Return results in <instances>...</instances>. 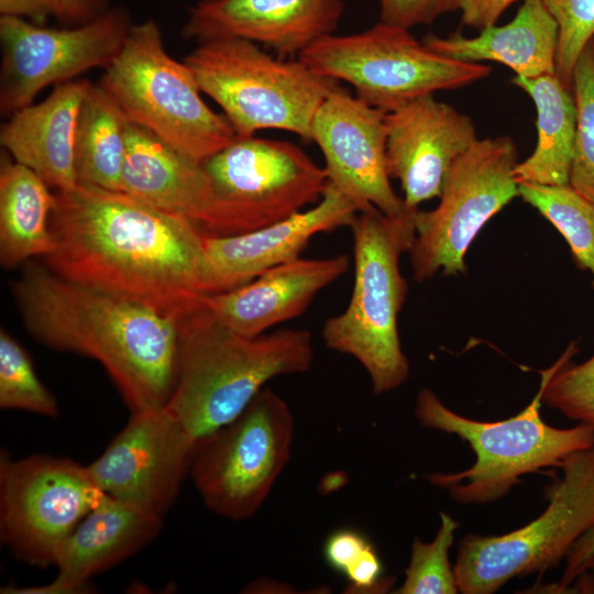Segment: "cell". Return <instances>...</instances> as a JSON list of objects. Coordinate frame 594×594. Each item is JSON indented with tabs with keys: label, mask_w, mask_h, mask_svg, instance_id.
Instances as JSON below:
<instances>
[{
	"label": "cell",
	"mask_w": 594,
	"mask_h": 594,
	"mask_svg": "<svg viewBox=\"0 0 594 594\" xmlns=\"http://www.w3.org/2000/svg\"><path fill=\"white\" fill-rule=\"evenodd\" d=\"M50 231L45 265L69 280L177 318L209 294L205 234L124 191H54Z\"/></svg>",
	"instance_id": "obj_1"
},
{
	"label": "cell",
	"mask_w": 594,
	"mask_h": 594,
	"mask_svg": "<svg viewBox=\"0 0 594 594\" xmlns=\"http://www.w3.org/2000/svg\"><path fill=\"white\" fill-rule=\"evenodd\" d=\"M13 292L30 332L56 350L98 361L132 414L165 408L176 383L177 317L29 264Z\"/></svg>",
	"instance_id": "obj_2"
},
{
	"label": "cell",
	"mask_w": 594,
	"mask_h": 594,
	"mask_svg": "<svg viewBox=\"0 0 594 594\" xmlns=\"http://www.w3.org/2000/svg\"><path fill=\"white\" fill-rule=\"evenodd\" d=\"M178 324L177 376L165 408L197 446L241 415L270 381L304 373L314 361L308 330L244 337L220 323L201 298Z\"/></svg>",
	"instance_id": "obj_3"
},
{
	"label": "cell",
	"mask_w": 594,
	"mask_h": 594,
	"mask_svg": "<svg viewBox=\"0 0 594 594\" xmlns=\"http://www.w3.org/2000/svg\"><path fill=\"white\" fill-rule=\"evenodd\" d=\"M417 209L392 217L373 207L356 215L350 227L354 262L351 298L321 329L329 349L363 366L376 395L402 386L410 372L397 324L408 292L399 258L414 242Z\"/></svg>",
	"instance_id": "obj_4"
},
{
	"label": "cell",
	"mask_w": 594,
	"mask_h": 594,
	"mask_svg": "<svg viewBox=\"0 0 594 594\" xmlns=\"http://www.w3.org/2000/svg\"><path fill=\"white\" fill-rule=\"evenodd\" d=\"M542 385L528 406L498 421H479L448 408L429 388L416 399L415 416L426 428L455 435L469 443L475 462L455 473L426 479L460 504H486L505 496L521 477L546 468H561L573 453L594 446V432L578 424L560 429L540 416Z\"/></svg>",
	"instance_id": "obj_5"
},
{
	"label": "cell",
	"mask_w": 594,
	"mask_h": 594,
	"mask_svg": "<svg viewBox=\"0 0 594 594\" xmlns=\"http://www.w3.org/2000/svg\"><path fill=\"white\" fill-rule=\"evenodd\" d=\"M184 62L201 92L215 100L237 136L283 130L310 142L314 116L339 81L321 76L298 57H275L238 37L198 43Z\"/></svg>",
	"instance_id": "obj_6"
},
{
	"label": "cell",
	"mask_w": 594,
	"mask_h": 594,
	"mask_svg": "<svg viewBox=\"0 0 594 594\" xmlns=\"http://www.w3.org/2000/svg\"><path fill=\"white\" fill-rule=\"evenodd\" d=\"M98 84L130 122L194 162L201 164L237 136L226 117L202 100L186 63L166 52L154 20L131 26Z\"/></svg>",
	"instance_id": "obj_7"
},
{
	"label": "cell",
	"mask_w": 594,
	"mask_h": 594,
	"mask_svg": "<svg viewBox=\"0 0 594 594\" xmlns=\"http://www.w3.org/2000/svg\"><path fill=\"white\" fill-rule=\"evenodd\" d=\"M298 58L317 74L344 81L365 103L391 112L440 90L472 85L492 68L444 57L398 25L378 21L348 35H327Z\"/></svg>",
	"instance_id": "obj_8"
},
{
	"label": "cell",
	"mask_w": 594,
	"mask_h": 594,
	"mask_svg": "<svg viewBox=\"0 0 594 594\" xmlns=\"http://www.w3.org/2000/svg\"><path fill=\"white\" fill-rule=\"evenodd\" d=\"M561 469L539 517L505 535L461 539L453 565L459 593L492 594L515 576L543 573L594 525V446L571 454Z\"/></svg>",
	"instance_id": "obj_9"
},
{
	"label": "cell",
	"mask_w": 594,
	"mask_h": 594,
	"mask_svg": "<svg viewBox=\"0 0 594 594\" xmlns=\"http://www.w3.org/2000/svg\"><path fill=\"white\" fill-rule=\"evenodd\" d=\"M294 432L288 404L265 386L198 443L189 474L205 505L234 521L254 516L289 461Z\"/></svg>",
	"instance_id": "obj_10"
},
{
	"label": "cell",
	"mask_w": 594,
	"mask_h": 594,
	"mask_svg": "<svg viewBox=\"0 0 594 594\" xmlns=\"http://www.w3.org/2000/svg\"><path fill=\"white\" fill-rule=\"evenodd\" d=\"M517 146L509 135L477 139L449 168L439 205L415 212L408 251L413 278L466 272L465 254L484 224L519 196L513 172Z\"/></svg>",
	"instance_id": "obj_11"
},
{
	"label": "cell",
	"mask_w": 594,
	"mask_h": 594,
	"mask_svg": "<svg viewBox=\"0 0 594 594\" xmlns=\"http://www.w3.org/2000/svg\"><path fill=\"white\" fill-rule=\"evenodd\" d=\"M103 493L86 465L47 454L0 458V536L24 562L47 568Z\"/></svg>",
	"instance_id": "obj_12"
},
{
	"label": "cell",
	"mask_w": 594,
	"mask_h": 594,
	"mask_svg": "<svg viewBox=\"0 0 594 594\" xmlns=\"http://www.w3.org/2000/svg\"><path fill=\"white\" fill-rule=\"evenodd\" d=\"M223 207L227 237L279 222L317 204L327 173L288 141L234 140L201 163Z\"/></svg>",
	"instance_id": "obj_13"
},
{
	"label": "cell",
	"mask_w": 594,
	"mask_h": 594,
	"mask_svg": "<svg viewBox=\"0 0 594 594\" xmlns=\"http://www.w3.org/2000/svg\"><path fill=\"white\" fill-rule=\"evenodd\" d=\"M132 25L123 7L63 29L0 16L1 113L10 116L31 105L47 86L73 80L89 69L106 68L120 53Z\"/></svg>",
	"instance_id": "obj_14"
},
{
	"label": "cell",
	"mask_w": 594,
	"mask_h": 594,
	"mask_svg": "<svg viewBox=\"0 0 594 594\" xmlns=\"http://www.w3.org/2000/svg\"><path fill=\"white\" fill-rule=\"evenodd\" d=\"M196 448L166 408L136 413L86 468L103 494L163 519L190 472Z\"/></svg>",
	"instance_id": "obj_15"
},
{
	"label": "cell",
	"mask_w": 594,
	"mask_h": 594,
	"mask_svg": "<svg viewBox=\"0 0 594 594\" xmlns=\"http://www.w3.org/2000/svg\"><path fill=\"white\" fill-rule=\"evenodd\" d=\"M385 111L339 86L317 109L310 142L324 158L328 183L360 211L376 208L392 217L411 209L393 189L386 156Z\"/></svg>",
	"instance_id": "obj_16"
},
{
	"label": "cell",
	"mask_w": 594,
	"mask_h": 594,
	"mask_svg": "<svg viewBox=\"0 0 594 594\" xmlns=\"http://www.w3.org/2000/svg\"><path fill=\"white\" fill-rule=\"evenodd\" d=\"M388 173L408 208L439 197L453 162L479 138L473 120L426 95L386 113Z\"/></svg>",
	"instance_id": "obj_17"
},
{
	"label": "cell",
	"mask_w": 594,
	"mask_h": 594,
	"mask_svg": "<svg viewBox=\"0 0 594 594\" xmlns=\"http://www.w3.org/2000/svg\"><path fill=\"white\" fill-rule=\"evenodd\" d=\"M343 12V0H199L188 10L183 34L197 43L244 38L278 57H298L333 34Z\"/></svg>",
	"instance_id": "obj_18"
},
{
	"label": "cell",
	"mask_w": 594,
	"mask_h": 594,
	"mask_svg": "<svg viewBox=\"0 0 594 594\" xmlns=\"http://www.w3.org/2000/svg\"><path fill=\"white\" fill-rule=\"evenodd\" d=\"M359 212L352 200L328 183L317 204L279 222L238 235L205 234L208 295L245 285L300 257L315 235L350 228Z\"/></svg>",
	"instance_id": "obj_19"
},
{
	"label": "cell",
	"mask_w": 594,
	"mask_h": 594,
	"mask_svg": "<svg viewBox=\"0 0 594 594\" xmlns=\"http://www.w3.org/2000/svg\"><path fill=\"white\" fill-rule=\"evenodd\" d=\"M121 190L193 222L204 234L226 237L221 201L202 164L130 122Z\"/></svg>",
	"instance_id": "obj_20"
},
{
	"label": "cell",
	"mask_w": 594,
	"mask_h": 594,
	"mask_svg": "<svg viewBox=\"0 0 594 594\" xmlns=\"http://www.w3.org/2000/svg\"><path fill=\"white\" fill-rule=\"evenodd\" d=\"M349 264L345 254L298 257L234 289L204 295L201 304L230 330L255 338L300 317L321 290L348 271Z\"/></svg>",
	"instance_id": "obj_21"
},
{
	"label": "cell",
	"mask_w": 594,
	"mask_h": 594,
	"mask_svg": "<svg viewBox=\"0 0 594 594\" xmlns=\"http://www.w3.org/2000/svg\"><path fill=\"white\" fill-rule=\"evenodd\" d=\"M162 518L142 513L106 494L63 543L56 578L36 587H6L1 593L76 594L90 592V579L148 544Z\"/></svg>",
	"instance_id": "obj_22"
},
{
	"label": "cell",
	"mask_w": 594,
	"mask_h": 594,
	"mask_svg": "<svg viewBox=\"0 0 594 594\" xmlns=\"http://www.w3.org/2000/svg\"><path fill=\"white\" fill-rule=\"evenodd\" d=\"M89 84L88 79H73L56 85L41 102L10 114L0 129L3 150L38 175L54 191L77 185L76 128Z\"/></svg>",
	"instance_id": "obj_23"
},
{
	"label": "cell",
	"mask_w": 594,
	"mask_h": 594,
	"mask_svg": "<svg viewBox=\"0 0 594 594\" xmlns=\"http://www.w3.org/2000/svg\"><path fill=\"white\" fill-rule=\"evenodd\" d=\"M422 42L451 59L497 62L517 76L535 78L556 74L559 29L540 0H524L515 18L505 25L487 26L473 37L459 32L446 37L428 34Z\"/></svg>",
	"instance_id": "obj_24"
},
{
	"label": "cell",
	"mask_w": 594,
	"mask_h": 594,
	"mask_svg": "<svg viewBox=\"0 0 594 594\" xmlns=\"http://www.w3.org/2000/svg\"><path fill=\"white\" fill-rule=\"evenodd\" d=\"M512 84L534 101L537 144L529 157L517 163V184L569 185V172L576 132L578 109L574 92L556 74L526 78L515 75Z\"/></svg>",
	"instance_id": "obj_25"
},
{
	"label": "cell",
	"mask_w": 594,
	"mask_h": 594,
	"mask_svg": "<svg viewBox=\"0 0 594 594\" xmlns=\"http://www.w3.org/2000/svg\"><path fill=\"white\" fill-rule=\"evenodd\" d=\"M6 151L0 157V261L14 267L53 249L50 213L54 193Z\"/></svg>",
	"instance_id": "obj_26"
},
{
	"label": "cell",
	"mask_w": 594,
	"mask_h": 594,
	"mask_svg": "<svg viewBox=\"0 0 594 594\" xmlns=\"http://www.w3.org/2000/svg\"><path fill=\"white\" fill-rule=\"evenodd\" d=\"M129 123L127 116L103 88L90 82L77 119V184L121 190Z\"/></svg>",
	"instance_id": "obj_27"
},
{
	"label": "cell",
	"mask_w": 594,
	"mask_h": 594,
	"mask_svg": "<svg viewBox=\"0 0 594 594\" xmlns=\"http://www.w3.org/2000/svg\"><path fill=\"white\" fill-rule=\"evenodd\" d=\"M518 191L562 234L576 266L592 274L594 288V205L569 185L519 183Z\"/></svg>",
	"instance_id": "obj_28"
},
{
	"label": "cell",
	"mask_w": 594,
	"mask_h": 594,
	"mask_svg": "<svg viewBox=\"0 0 594 594\" xmlns=\"http://www.w3.org/2000/svg\"><path fill=\"white\" fill-rule=\"evenodd\" d=\"M578 351V342H570L554 364L541 371L542 404L594 432V355L574 364Z\"/></svg>",
	"instance_id": "obj_29"
},
{
	"label": "cell",
	"mask_w": 594,
	"mask_h": 594,
	"mask_svg": "<svg viewBox=\"0 0 594 594\" xmlns=\"http://www.w3.org/2000/svg\"><path fill=\"white\" fill-rule=\"evenodd\" d=\"M572 90L578 122L569 186L594 205V38L575 64Z\"/></svg>",
	"instance_id": "obj_30"
},
{
	"label": "cell",
	"mask_w": 594,
	"mask_h": 594,
	"mask_svg": "<svg viewBox=\"0 0 594 594\" xmlns=\"http://www.w3.org/2000/svg\"><path fill=\"white\" fill-rule=\"evenodd\" d=\"M458 528L457 520L446 513H440V526L433 540L425 542L419 538L414 539L404 583L394 593H459L453 566L449 561V551Z\"/></svg>",
	"instance_id": "obj_31"
},
{
	"label": "cell",
	"mask_w": 594,
	"mask_h": 594,
	"mask_svg": "<svg viewBox=\"0 0 594 594\" xmlns=\"http://www.w3.org/2000/svg\"><path fill=\"white\" fill-rule=\"evenodd\" d=\"M0 407L46 417L58 415V405L35 373L21 344L6 330L0 331Z\"/></svg>",
	"instance_id": "obj_32"
},
{
	"label": "cell",
	"mask_w": 594,
	"mask_h": 594,
	"mask_svg": "<svg viewBox=\"0 0 594 594\" xmlns=\"http://www.w3.org/2000/svg\"><path fill=\"white\" fill-rule=\"evenodd\" d=\"M556 20L559 44L556 75L572 89L575 64L594 38V0H540Z\"/></svg>",
	"instance_id": "obj_33"
},
{
	"label": "cell",
	"mask_w": 594,
	"mask_h": 594,
	"mask_svg": "<svg viewBox=\"0 0 594 594\" xmlns=\"http://www.w3.org/2000/svg\"><path fill=\"white\" fill-rule=\"evenodd\" d=\"M461 0H378L380 21L411 29L459 10Z\"/></svg>",
	"instance_id": "obj_34"
},
{
	"label": "cell",
	"mask_w": 594,
	"mask_h": 594,
	"mask_svg": "<svg viewBox=\"0 0 594 594\" xmlns=\"http://www.w3.org/2000/svg\"><path fill=\"white\" fill-rule=\"evenodd\" d=\"M346 579V593H384L391 588V579L383 578V564L373 544L352 563L343 574Z\"/></svg>",
	"instance_id": "obj_35"
},
{
	"label": "cell",
	"mask_w": 594,
	"mask_h": 594,
	"mask_svg": "<svg viewBox=\"0 0 594 594\" xmlns=\"http://www.w3.org/2000/svg\"><path fill=\"white\" fill-rule=\"evenodd\" d=\"M372 544L366 536L353 528L332 531L323 544L326 563L336 572L344 574L346 569Z\"/></svg>",
	"instance_id": "obj_36"
},
{
	"label": "cell",
	"mask_w": 594,
	"mask_h": 594,
	"mask_svg": "<svg viewBox=\"0 0 594 594\" xmlns=\"http://www.w3.org/2000/svg\"><path fill=\"white\" fill-rule=\"evenodd\" d=\"M594 561V525L588 528L572 546L565 558V568L560 582L554 586L558 592H569L574 581L587 572ZM571 592V590H570Z\"/></svg>",
	"instance_id": "obj_37"
},
{
	"label": "cell",
	"mask_w": 594,
	"mask_h": 594,
	"mask_svg": "<svg viewBox=\"0 0 594 594\" xmlns=\"http://www.w3.org/2000/svg\"><path fill=\"white\" fill-rule=\"evenodd\" d=\"M516 1L518 0H461V23L481 31L496 24L506 9Z\"/></svg>",
	"instance_id": "obj_38"
},
{
	"label": "cell",
	"mask_w": 594,
	"mask_h": 594,
	"mask_svg": "<svg viewBox=\"0 0 594 594\" xmlns=\"http://www.w3.org/2000/svg\"><path fill=\"white\" fill-rule=\"evenodd\" d=\"M0 16L21 18L43 25L48 18L57 16V4L55 0H0Z\"/></svg>",
	"instance_id": "obj_39"
},
{
	"label": "cell",
	"mask_w": 594,
	"mask_h": 594,
	"mask_svg": "<svg viewBox=\"0 0 594 594\" xmlns=\"http://www.w3.org/2000/svg\"><path fill=\"white\" fill-rule=\"evenodd\" d=\"M56 19L67 26L87 23L103 14L110 8L109 0H55Z\"/></svg>",
	"instance_id": "obj_40"
},
{
	"label": "cell",
	"mask_w": 594,
	"mask_h": 594,
	"mask_svg": "<svg viewBox=\"0 0 594 594\" xmlns=\"http://www.w3.org/2000/svg\"><path fill=\"white\" fill-rule=\"evenodd\" d=\"M588 572L592 574V576L594 578V561L588 570Z\"/></svg>",
	"instance_id": "obj_41"
}]
</instances>
